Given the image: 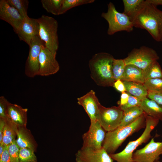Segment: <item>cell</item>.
Returning a JSON list of instances; mask_svg holds the SVG:
<instances>
[{
	"label": "cell",
	"mask_w": 162,
	"mask_h": 162,
	"mask_svg": "<svg viewBox=\"0 0 162 162\" xmlns=\"http://www.w3.org/2000/svg\"><path fill=\"white\" fill-rule=\"evenodd\" d=\"M162 11L156 6L144 1L130 18L134 27L147 30L156 41H160L159 28Z\"/></svg>",
	"instance_id": "obj_1"
},
{
	"label": "cell",
	"mask_w": 162,
	"mask_h": 162,
	"mask_svg": "<svg viewBox=\"0 0 162 162\" xmlns=\"http://www.w3.org/2000/svg\"><path fill=\"white\" fill-rule=\"evenodd\" d=\"M114 59L109 53L100 52L95 54L89 61L91 77L98 86H113L115 81L112 74V67Z\"/></svg>",
	"instance_id": "obj_2"
},
{
	"label": "cell",
	"mask_w": 162,
	"mask_h": 162,
	"mask_svg": "<svg viewBox=\"0 0 162 162\" xmlns=\"http://www.w3.org/2000/svg\"><path fill=\"white\" fill-rule=\"evenodd\" d=\"M145 116L146 114L144 112L130 124L119 127L113 130L107 132L102 147L109 154L114 153L128 137L145 128Z\"/></svg>",
	"instance_id": "obj_3"
},
{
	"label": "cell",
	"mask_w": 162,
	"mask_h": 162,
	"mask_svg": "<svg viewBox=\"0 0 162 162\" xmlns=\"http://www.w3.org/2000/svg\"><path fill=\"white\" fill-rule=\"evenodd\" d=\"M146 126L141 135L136 140L130 141L121 152L110 154L117 162H134L132 157L134 151L143 143L147 142L152 137L151 133L158 124L159 120L146 114Z\"/></svg>",
	"instance_id": "obj_4"
},
{
	"label": "cell",
	"mask_w": 162,
	"mask_h": 162,
	"mask_svg": "<svg viewBox=\"0 0 162 162\" xmlns=\"http://www.w3.org/2000/svg\"><path fill=\"white\" fill-rule=\"evenodd\" d=\"M37 20L39 25V37L44 42L45 46L56 55L59 46L57 21L45 15H42Z\"/></svg>",
	"instance_id": "obj_5"
},
{
	"label": "cell",
	"mask_w": 162,
	"mask_h": 162,
	"mask_svg": "<svg viewBox=\"0 0 162 162\" xmlns=\"http://www.w3.org/2000/svg\"><path fill=\"white\" fill-rule=\"evenodd\" d=\"M107 6V11L102 13L101 16L108 23L107 33L108 35H112L122 31L130 32L133 31L134 27L128 16L118 11L111 2H110Z\"/></svg>",
	"instance_id": "obj_6"
},
{
	"label": "cell",
	"mask_w": 162,
	"mask_h": 162,
	"mask_svg": "<svg viewBox=\"0 0 162 162\" xmlns=\"http://www.w3.org/2000/svg\"><path fill=\"white\" fill-rule=\"evenodd\" d=\"M159 58L155 50L143 46L133 50L123 60L126 65H133L144 70Z\"/></svg>",
	"instance_id": "obj_7"
},
{
	"label": "cell",
	"mask_w": 162,
	"mask_h": 162,
	"mask_svg": "<svg viewBox=\"0 0 162 162\" xmlns=\"http://www.w3.org/2000/svg\"><path fill=\"white\" fill-rule=\"evenodd\" d=\"M123 114V111L119 106L106 107L100 104L97 120L106 131L109 132L119 127Z\"/></svg>",
	"instance_id": "obj_8"
},
{
	"label": "cell",
	"mask_w": 162,
	"mask_h": 162,
	"mask_svg": "<svg viewBox=\"0 0 162 162\" xmlns=\"http://www.w3.org/2000/svg\"><path fill=\"white\" fill-rule=\"evenodd\" d=\"M44 45L39 35L31 40L29 46V54L25 67V74L27 76L33 78L38 75L39 69V58L42 46Z\"/></svg>",
	"instance_id": "obj_9"
},
{
	"label": "cell",
	"mask_w": 162,
	"mask_h": 162,
	"mask_svg": "<svg viewBox=\"0 0 162 162\" xmlns=\"http://www.w3.org/2000/svg\"><path fill=\"white\" fill-rule=\"evenodd\" d=\"M98 121H90L88 130L82 136L83 148L99 149L102 148L106 132Z\"/></svg>",
	"instance_id": "obj_10"
},
{
	"label": "cell",
	"mask_w": 162,
	"mask_h": 162,
	"mask_svg": "<svg viewBox=\"0 0 162 162\" xmlns=\"http://www.w3.org/2000/svg\"><path fill=\"white\" fill-rule=\"evenodd\" d=\"M162 154V142H155L154 138L143 148L136 150L133 154L134 162H155Z\"/></svg>",
	"instance_id": "obj_11"
},
{
	"label": "cell",
	"mask_w": 162,
	"mask_h": 162,
	"mask_svg": "<svg viewBox=\"0 0 162 162\" xmlns=\"http://www.w3.org/2000/svg\"><path fill=\"white\" fill-rule=\"evenodd\" d=\"M56 56L44 45L42 46L39 56V69L37 75L48 76L58 71L60 66Z\"/></svg>",
	"instance_id": "obj_12"
},
{
	"label": "cell",
	"mask_w": 162,
	"mask_h": 162,
	"mask_svg": "<svg viewBox=\"0 0 162 162\" xmlns=\"http://www.w3.org/2000/svg\"><path fill=\"white\" fill-rule=\"evenodd\" d=\"M76 162H113L114 160L102 147L99 149L82 147L75 154Z\"/></svg>",
	"instance_id": "obj_13"
},
{
	"label": "cell",
	"mask_w": 162,
	"mask_h": 162,
	"mask_svg": "<svg viewBox=\"0 0 162 162\" xmlns=\"http://www.w3.org/2000/svg\"><path fill=\"white\" fill-rule=\"evenodd\" d=\"M0 19L9 23L16 33L23 20L18 11L6 0L0 1Z\"/></svg>",
	"instance_id": "obj_14"
},
{
	"label": "cell",
	"mask_w": 162,
	"mask_h": 162,
	"mask_svg": "<svg viewBox=\"0 0 162 162\" xmlns=\"http://www.w3.org/2000/svg\"><path fill=\"white\" fill-rule=\"evenodd\" d=\"M77 103L84 109L90 121H98L99 107L100 104L95 92L91 90L86 94L78 98Z\"/></svg>",
	"instance_id": "obj_15"
},
{
	"label": "cell",
	"mask_w": 162,
	"mask_h": 162,
	"mask_svg": "<svg viewBox=\"0 0 162 162\" xmlns=\"http://www.w3.org/2000/svg\"><path fill=\"white\" fill-rule=\"evenodd\" d=\"M39 29V25L37 19L28 16L23 19L16 33L20 40L29 45L32 40L38 35Z\"/></svg>",
	"instance_id": "obj_16"
},
{
	"label": "cell",
	"mask_w": 162,
	"mask_h": 162,
	"mask_svg": "<svg viewBox=\"0 0 162 162\" xmlns=\"http://www.w3.org/2000/svg\"><path fill=\"white\" fill-rule=\"evenodd\" d=\"M27 108H24L16 104L9 102L6 111L7 118L17 127L26 126Z\"/></svg>",
	"instance_id": "obj_17"
},
{
	"label": "cell",
	"mask_w": 162,
	"mask_h": 162,
	"mask_svg": "<svg viewBox=\"0 0 162 162\" xmlns=\"http://www.w3.org/2000/svg\"><path fill=\"white\" fill-rule=\"evenodd\" d=\"M16 142L20 148H28L36 152L38 144L30 130L26 126L17 127Z\"/></svg>",
	"instance_id": "obj_18"
},
{
	"label": "cell",
	"mask_w": 162,
	"mask_h": 162,
	"mask_svg": "<svg viewBox=\"0 0 162 162\" xmlns=\"http://www.w3.org/2000/svg\"><path fill=\"white\" fill-rule=\"evenodd\" d=\"M147 115L162 121V106L146 97L142 100L140 106Z\"/></svg>",
	"instance_id": "obj_19"
},
{
	"label": "cell",
	"mask_w": 162,
	"mask_h": 162,
	"mask_svg": "<svg viewBox=\"0 0 162 162\" xmlns=\"http://www.w3.org/2000/svg\"><path fill=\"white\" fill-rule=\"evenodd\" d=\"M121 80L134 82L142 84L145 81L142 70L132 64L126 65L124 73Z\"/></svg>",
	"instance_id": "obj_20"
},
{
	"label": "cell",
	"mask_w": 162,
	"mask_h": 162,
	"mask_svg": "<svg viewBox=\"0 0 162 162\" xmlns=\"http://www.w3.org/2000/svg\"><path fill=\"white\" fill-rule=\"evenodd\" d=\"M122 81L125 86L126 92L129 94L141 100L147 97L148 91L143 84L130 81Z\"/></svg>",
	"instance_id": "obj_21"
},
{
	"label": "cell",
	"mask_w": 162,
	"mask_h": 162,
	"mask_svg": "<svg viewBox=\"0 0 162 162\" xmlns=\"http://www.w3.org/2000/svg\"><path fill=\"white\" fill-rule=\"evenodd\" d=\"M143 110L140 106H135L123 111L122 119L119 127L126 126L136 121L143 113Z\"/></svg>",
	"instance_id": "obj_22"
},
{
	"label": "cell",
	"mask_w": 162,
	"mask_h": 162,
	"mask_svg": "<svg viewBox=\"0 0 162 162\" xmlns=\"http://www.w3.org/2000/svg\"><path fill=\"white\" fill-rule=\"evenodd\" d=\"M4 119L5 124L2 142L8 146L16 139L17 126L8 118Z\"/></svg>",
	"instance_id": "obj_23"
},
{
	"label": "cell",
	"mask_w": 162,
	"mask_h": 162,
	"mask_svg": "<svg viewBox=\"0 0 162 162\" xmlns=\"http://www.w3.org/2000/svg\"><path fill=\"white\" fill-rule=\"evenodd\" d=\"M142 71L145 81L150 79L162 78V69L158 61L153 63Z\"/></svg>",
	"instance_id": "obj_24"
},
{
	"label": "cell",
	"mask_w": 162,
	"mask_h": 162,
	"mask_svg": "<svg viewBox=\"0 0 162 162\" xmlns=\"http://www.w3.org/2000/svg\"><path fill=\"white\" fill-rule=\"evenodd\" d=\"M63 0H41L43 7L48 12L53 15H60Z\"/></svg>",
	"instance_id": "obj_25"
},
{
	"label": "cell",
	"mask_w": 162,
	"mask_h": 162,
	"mask_svg": "<svg viewBox=\"0 0 162 162\" xmlns=\"http://www.w3.org/2000/svg\"><path fill=\"white\" fill-rule=\"evenodd\" d=\"M126 65L123 59H114L112 65V73L115 81L121 80L124 73Z\"/></svg>",
	"instance_id": "obj_26"
},
{
	"label": "cell",
	"mask_w": 162,
	"mask_h": 162,
	"mask_svg": "<svg viewBox=\"0 0 162 162\" xmlns=\"http://www.w3.org/2000/svg\"><path fill=\"white\" fill-rule=\"evenodd\" d=\"M123 13L130 17L143 2V0H123Z\"/></svg>",
	"instance_id": "obj_27"
},
{
	"label": "cell",
	"mask_w": 162,
	"mask_h": 162,
	"mask_svg": "<svg viewBox=\"0 0 162 162\" xmlns=\"http://www.w3.org/2000/svg\"><path fill=\"white\" fill-rule=\"evenodd\" d=\"M94 0H63L60 15L64 14L69 9L80 5L90 4Z\"/></svg>",
	"instance_id": "obj_28"
},
{
	"label": "cell",
	"mask_w": 162,
	"mask_h": 162,
	"mask_svg": "<svg viewBox=\"0 0 162 162\" xmlns=\"http://www.w3.org/2000/svg\"><path fill=\"white\" fill-rule=\"evenodd\" d=\"M11 6L18 11L23 19L28 17L27 9L28 1L27 0H6Z\"/></svg>",
	"instance_id": "obj_29"
},
{
	"label": "cell",
	"mask_w": 162,
	"mask_h": 162,
	"mask_svg": "<svg viewBox=\"0 0 162 162\" xmlns=\"http://www.w3.org/2000/svg\"><path fill=\"white\" fill-rule=\"evenodd\" d=\"M33 150L28 148H20L19 162H37V159Z\"/></svg>",
	"instance_id": "obj_30"
},
{
	"label": "cell",
	"mask_w": 162,
	"mask_h": 162,
	"mask_svg": "<svg viewBox=\"0 0 162 162\" xmlns=\"http://www.w3.org/2000/svg\"><path fill=\"white\" fill-rule=\"evenodd\" d=\"M143 85L148 91L162 92V78L147 80Z\"/></svg>",
	"instance_id": "obj_31"
},
{
	"label": "cell",
	"mask_w": 162,
	"mask_h": 162,
	"mask_svg": "<svg viewBox=\"0 0 162 162\" xmlns=\"http://www.w3.org/2000/svg\"><path fill=\"white\" fill-rule=\"evenodd\" d=\"M8 149L10 162H19V152L20 148L16 144V139L8 145Z\"/></svg>",
	"instance_id": "obj_32"
},
{
	"label": "cell",
	"mask_w": 162,
	"mask_h": 162,
	"mask_svg": "<svg viewBox=\"0 0 162 162\" xmlns=\"http://www.w3.org/2000/svg\"><path fill=\"white\" fill-rule=\"evenodd\" d=\"M127 103L125 105L119 106L123 111L135 106H140L142 100L130 94Z\"/></svg>",
	"instance_id": "obj_33"
},
{
	"label": "cell",
	"mask_w": 162,
	"mask_h": 162,
	"mask_svg": "<svg viewBox=\"0 0 162 162\" xmlns=\"http://www.w3.org/2000/svg\"><path fill=\"white\" fill-rule=\"evenodd\" d=\"M9 103L4 96H2L0 97V118L3 119L7 118L6 111Z\"/></svg>",
	"instance_id": "obj_34"
},
{
	"label": "cell",
	"mask_w": 162,
	"mask_h": 162,
	"mask_svg": "<svg viewBox=\"0 0 162 162\" xmlns=\"http://www.w3.org/2000/svg\"><path fill=\"white\" fill-rule=\"evenodd\" d=\"M148 92L147 97L162 106V92L148 91Z\"/></svg>",
	"instance_id": "obj_35"
},
{
	"label": "cell",
	"mask_w": 162,
	"mask_h": 162,
	"mask_svg": "<svg viewBox=\"0 0 162 162\" xmlns=\"http://www.w3.org/2000/svg\"><path fill=\"white\" fill-rule=\"evenodd\" d=\"M0 162H10L8 146L5 145L4 150L0 156Z\"/></svg>",
	"instance_id": "obj_36"
},
{
	"label": "cell",
	"mask_w": 162,
	"mask_h": 162,
	"mask_svg": "<svg viewBox=\"0 0 162 162\" xmlns=\"http://www.w3.org/2000/svg\"><path fill=\"white\" fill-rule=\"evenodd\" d=\"M117 91L122 93L126 92V89L123 82L120 80L115 81L113 86Z\"/></svg>",
	"instance_id": "obj_37"
},
{
	"label": "cell",
	"mask_w": 162,
	"mask_h": 162,
	"mask_svg": "<svg viewBox=\"0 0 162 162\" xmlns=\"http://www.w3.org/2000/svg\"><path fill=\"white\" fill-rule=\"evenodd\" d=\"M129 94L125 92L122 93L120 100L118 102V106H121L126 104L128 100Z\"/></svg>",
	"instance_id": "obj_38"
},
{
	"label": "cell",
	"mask_w": 162,
	"mask_h": 162,
	"mask_svg": "<svg viewBox=\"0 0 162 162\" xmlns=\"http://www.w3.org/2000/svg\"><path fill=\"white\" fill-rule=\"evenodd\" d=\"M5 124V119L0 118V143L2 142Z\"/></svg>",
	"instance_id": "obj_39"
},
{
	"label": "cell",
	"mask_w": 162,
	"mask_h": 162,
	"mask_svg": "<svg viewBox=\"0 0 162 162\" xmlns=\"http://www.w3.org/2000/svg\"><path fill=\"white\" fill-rule=\"evenodd\" d=\"M146 1L156 6L159 5H162V0H146Z\"/></svg>",
	"instance_id": "obj_40"
},
{
	"label": "cell",
	"mask_w": 162,
	"mask_h": 162,
	"mask_svg": "<svg viewBox=\"0 0 162 162\" xmlns=\"http://www.w3.org/2000/svg\"><path fill=\"white\" fill-rule=\"evenodd\" d=\"M159 34L160 38V41L162 42V18L161 21L160 26Z\"/></svg>",
	"instance_id": "obj_41"
},
{
	"label": "cell",
	"mask_w": 162,
	"mask_h": 162,
	"mask_svg": "<svg viewBox=\"0 0 162 162\" xmlns=\"http://www.w3.org/2000/svg\"><path fill=\"white\" fill-rule=\"evenodd\" d=\"M5 144L3 142L0 143V156L1 155L3 152L5 148Z\"/></svg>",
	"instance_id": "obj_42"
},
{
	"label": "cell",
	"mask_w": 162,
	"mask_h": 162,
	"mask_svg": "<svg viewBox=\"0 0 162 162\" xmlns=\"http://www.w3.org/2000/svg\"><path fill=\"white\" fill-rule=\"evenodd\" d=\"M155 162H160L159 160H158L155 161Z\"/></svg>",
	"instance_id": "obj_43"
},
{
	"label": "cell",
	"mask_w": 162,
	"mask_h": 162,
	"mask_svg": "<svg viewBox=\"0 0 162 162\" xmlns=\"http://www.w3.org/2000/svg\"><path fill=\"white\" fill-rule=\"evenodd\" d=\"M161 162H162V159Z\"/></svg>",
	"instance_id": "obj_44"
}]
</instances>
